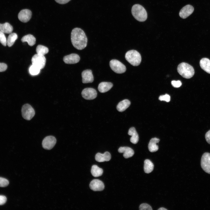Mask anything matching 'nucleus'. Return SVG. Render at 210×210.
<instances>
[{
    "label": "nucleus",
    "mask_w": 210,
    "mask_h": 210,
    "mask_svg": "<svg viewBox=\"0 0 210 210\" xmlns=\"http://www.w3.org/2000/svg\"><path fill=\"white\" fill-rule=\"evenodd\" d=\"M89 186L90 188L94 191H101L104 188L103 183L99 179H94L90 182Z\"/></svg>",
    "instance_id": "12"
},
{
    "label": "nucleus",
    "mask_w": 210,
    "mask_h": 210,
    "mask_svg": "<svg viewBox=\"0 0 210 210\" xmlns=\"http://www.w3.org/2000/svg\"><path fill=\"white\" fill-rule=\"evenodd\" d=\"M110 66L111 69L117 74H122L126 71L125 66L119 61L115 59L111 60L109 62Z\"/></svg>",
    "instance_id": "6"
},
{
    "label": "nucleus",
    "mask_w": 210,
    "mask_h": 210,
    "mask_svg": "<svg viewBox=\"0 0 210 210\" xmlns=\"http://www.w3.org/2000/svg\"><path fill=\"white\" fill-rule=\"evenodd\" d=\"M131 102L127 99H125L119 102L117 105L116 108L118 111L122 112L125 111L130 105Z\"/></svg>",
    "instance_id": "22"
},
{
    "label": "nucleus",
    "mask_w": 210,
    "mask_h": 210,
    "mask_svg": "<svg viewBox=\"0 0 210 210\" xmlns=\"http://www.w3.org/2000/svg\"><path fill=\"white\" fill-rule=\"evenodd\" d=\"M9 183L7 179L0 177V187H4L7 186Z\"/></svg>",
    "instance_id": "31"
},
{
    "label": "nucleus",
    "mask_w": 210,
    "mask_h": 210,
    "mask_svg": "<svg viewBox=\"0 0 210 210\" xmlns=\"http://www.w3.org/2000/svg\"><path fill=\"white\" fill-rule=\"evenodd\" d=\"M13 29L12 26L8 22L2 24L0 23V31L4 33L10 34Z\"/></svg>",
    "instance_id": "24"
},
{
    "label": "nucleus",
    "mask_w": 210,
    "mask_h": 210,
    "mask_svg": "<svg viewBox=\"0 0 210 210\" xmlns=\"http://www.w3.org/2000/svg\"><path fill=\"white\" fill-rule=\"evenodd\" d=\"M64 62L66 64H71L78 63L80 60L78 55L75 53H72L65 56L63 58Z\"/></svg>",
    "instance_id": "15"
},
{
    "label": "nucleus",
    "mask_w": 210,
    "mask_h": 210,
    "mask_svg": "<svg viewBox=\"0 0 210 210\" xmlns=\"http://www.w3.org/2000/svg\"><path fill=\"white\" fill-rule=\"evenodd\" d=\"M32 12L28 9H24L21 10L18 13V17L19 20L23 22H28L31 18Z\"/></svg>",
    "instance_id": "11"
},
{
    "label": "nucleus",
    "mask_w": 210,
    "mask_h": 210,
    "mask_svg": "<svg viewBox=\"0 0 210 210\" xmlns=\"http://www.w3.org/2000/svg\"><path fill=\"white\" fill-rule=\"evenodd\" d=\"M194 10L193 7L190 5L183 7L179 12V15L182 18L185 19L191 15Z\"/></svg>",
    "instance_id": "13"
},
{
    "label": "nucleus",
    "mask_w": 210,
    "mask_h": 210,
    "mask_svg": "<svg viewBox=\"0 0 210 210\" xmlns=\"http://www.w3.org/2000/svg\"><path fill=\"white\" fill-rule=\"evenodd\" d=\"M0 42L4 46L7 45V40L4 33L0 31Z\"/></svg>",
    "instance_id": "30"
},
{
    "label": "nucleus",
    "mask_w": 210,
    "mask_h": 210,
    "mask_svg": "<svg viewBox=\"0 0 210 210\" xmlns=\"http://www.w3.org/2000/svg\"><path fill=\"white\" fill-rule=\"evenodd\" d=\"M111 158L110 153L107 151L105 152L104 154L98 153L95 156L96 160L99 162L108 161L111 160Z\"/></svg>",
    "instance_id": "16"
},
{
    "label": "nucleus",
    "mask_w": 210,
    "mask_h": 210,
    "mask_svg": "<svg viewBox=\"0 0 210 210\" xmlns=\"http://www.w3.org/2000/svg\"><path fill=\"white\" fill-rule=\"evenodd\" d=\"M132 13L134 17L141 22L146 21L147 18V14L144 8L139 4L134 5L132 8Z\"/></svg>",
    "instance_id": "2"
},
{
    "label": "nucleus",
    "mask_w": 210,
    "mask_h": 210,
    "mask_svg": "<svg viewBox=\"0 0 210 210\" xmlns=\"http://www.w3.org/2000/svg\"><path fill=\"white\" fill-rule=\"evenodd\" d=\"M7 201L6 197L4 195H0V205H2L5 203Z\"/></svg>",
    "instance_id": "35"
},
{
    "label": "nucleus",
    "mask_w": 210,
    "mask_h": 210,
    "mask_svg": "<svg viewBox=\"0 0 210 210\" xmlns=\"http://www.w3.org/2000/svg\"><path fill=\"white\" fill-rule=\"evenodd\" d=\"M118 151L120 153H123V157L125 158L132 157L134 154L133 150L128 147H121L119 148Z\"/></svg>",
    "instance_id": "17"
},
{
    "label": "nucleus",
    "mask_w": 210,
    "mask_h": 210,
    "mask_svg": "<svg viewBox=\"0 0 210 210\" xmlns=\"http://www.w3.org/2000/svg\"><path fill=\"white\" fill-rule=\"evenodd\" d=\"M201 68L208 73L210 74V60L206 58L202 59L200 62Z\"/></svg>",
    "instance_id": "20"
},
{
    "label": "nucleus",
    "mask_w": 210,
    "mask_h": 210,
    "mask_svg": "<svg viewBox=\"0 0 210 210\" xmlns=\"http://www.w3.org/2000/svg\"><path fill=\"white\" fill-rule=\"evenodd\" d=\"M46 61V59L44 55L37 54L33 55L32 59V64L37 66L41 69L44 67Z\"/></svg>",
    "instance_id": "8"
},
{
    "label": "nucleus",
    "mask_w": 210,
    "mask_h": 210,
    "mask_svg": "<svg viewBox=\"0 0 210 210\" xmlns=\"http://www.w3.org/2000/svg\"><path fill=\"white\" fill-rule=\"evenodd\" d=\"M82 97L87 100H92L96 98L97 95L96 91L92 88L84 89L81 92Z\"/></svg>",
    "instance_id": "10"
},
{
    "label": "nucleus",
    "mask_w": 210,
    "mask_h": 210,
    "mask_svg": "<svg viewBox=\"0 0 210 210\" xmlns=\"http://www.w3.org/2000/svg\"><path fill=\"white\" fill-rule=\"evenodd\" d=\"M177 70L178 73L181 76L187 79L192 78L195 73L193 67L185 62L180 64L177 67Z\"/></svg>",
    "instance_id": "3"
},
{
    "label": "nucleus",
    "mask_w": 210,
    "mask_h": 210,
    "mask_svg": "<svg viewBox=\"0 0 210 210\" xmlns=\"http://www.w3.org/2000/svg\"><path fill=\"white\" fill-rule=\"evenodd\" d=\"M158 210H167V209L163 207H161Z\"/></svg>",
    "instance_id": "39"
},
{
    "label": "nucleus",
    "mask_w": 210,
    "mask_h": 210,
    "mask_svg": "<svg viewBox=\"0 0 210 210\" xmlns=\"http://www.w3.org/2000/svg\"><path fill=\"white\" fill-rule=\"evenodd\" d=\"M21 41L23 42H27L29 46H32L35 44L36 39L33 35L28 34L23 36Z\"/></svg>",
    "instance_id": "23"
},
{
    "label": "nucleus",
    "mask_w": 210,
    "mask_h": 210,
    "mask_svg": "<svg viewBox=\"0 0 210 210\" xmlns=\"http://www.w3.org/2000/svg\"><path fill=\"white\" fill-rule=\"evenodd\" d=\"M71 0H55L56 2L57 3L60 4H66Z\"/></svg>",
    "instance_id": "38"
},
{
    "label": "nucleus",
    "mask_w": 210,
    "mask_h": 210,
    "mask_svg": "<svg viewBox=\"0 0 210 210\" xmlns=\"http://www.w3.org/2000/svg\"><path fill=\"white\" fill-rule=\"evenodd\" d=\"M56 142L55 138L52 136H48L44 138L42 142L43 147L46 150H50L55 145Z\"/></svg>",
    "instance_id": "9"
},
{
    "label": "nucleus",
    "mask_w": 210,
    "mask_h": 210,
    "mask_svg": "<svg viewBox=\"0 0 210 210\" xmlns=\"http://www.w3.org/2000/svg\"><path fill=\"white\" fill-rule=\"evenodd\" d=\"M36 51L38 54L44 55L48 52L49 50L48 48L44 46L38 45L36 47Z\"/></svg>",
    "instance_id": "28"
},
{
    "label": "nucleus",
    "mask_w": 210,
    "mask_h": 210,
    "mask_svg": "<svg viewBox=\"0 0 210 210\" xmlns=\"http://www.w3.org/2000/svg\"><path fill=\"white\" fill-rule=\"evenodd\" d=\"M154 165L153 163L148 159H146L144 161V170L147 174L151 172L153 169Z\"/></svg>",
    "instance_id": "25"
},
{
    "label": "nucleus",
    "mask_w": 210,
    "mask_h": 210,
    "mask_svg": "<svg viewBox=\"0 0 210 210\" xmlns=\"http://www.w3.org/2000/svg\"><path fill=\"white\" fill-rule=\"evenodd\" d=\"M82 81L83 83H91L94 80V77L92 71L87 69L83 71L81 73Z\"/></svg>",
    "instance_id": "14"
},
{
    "label": "nucleus",
    "mask_w": 210,
    "mask_h": 210,
    "mask_svg": "<svg viewBox=\"0 0 210 210\" xmlns=\"http://www.w3.org/2000/svg\"><path fill=\"white\" fill-rule=\"evenodd\" d=\"M159 141V139L156 138H153L150 139L148 145V148L150 152H153L158 150V146L157 143Z\"/></svg>",
    "instance_id": "21"
},
{
    "label": "nucleus",
    "mask_w": 210,
    "mask_h": 210,
    "mask_svg": "<svg viewBox=\"0 0 210 210\" xmlns=\"http://www.w3.org/2000/svg\"><path fill=\"white\" fill-rule=\"evenodd\" d=\"M18 38L17 34L14 33H11L8 36L7 40V45L8 47L11 46Z\"/></svg>",
    "instance_id": "27"
},
{
    "label": "nucleus",
    "mask_w": 210,
    "mask_h": 210,
    "mask_svg": "<svg viewBox=\"0 0 210 210\" xmlns=\"http://www.w3.org/2000/svg\"><path fill=\"white\" fill-rule=\"evenodd\" d=\"M128 134L131 136L130 139L131 142L134 144H137L139 141V137L135 128L133 127L130 128Z\"/></svg>",
    "instance_id": "19"
},
{
    "label": "nucleus",
    "mask_w": 210,
    "mask_h": 210,
    "mask_svg": "<svg viewBox=\"0 0 210 210\" xmlns=\"http://www.w3.org/2000/svg\"><path fill=\"white\" fill-rule=\"evenodd\" d=\"M21 112L23 118L28 120H31L35 114V111L33 108L28 104H25L22 106Z\"/></svg>",
    "instance_id": "5"
},
{
    "label": "nucleus",
    "mask_w": 210,
    "mask_h": 210,
    "mask_svg": "<svg viewBox=\"0 0 210 210\" xmlns=\"http://www.w3.org/2000/svg\"><path fill=\"white\" fill-rule=\"evenodd\" d=\"M113 84L111 82H102L100 83L98 86V90L101 93L106 92L113 87Z\"/></svg>",
    "instance_id": "18"
},
{
    "label": "nucleus",
    "mask_w": 210,
    "mask_h": 210,
    "mask_svg": "<svg viewBox=\"0 0 210 210\" xmlns=\"http://www.w3.org/2000/svg\"><path fill=\"white\" fill-rule=\"evenodd\" d=\"M140 210H152L151 207L148 204L143 203L141 204L139 207Z\"/></svg>",
    "instance_id": "32"
},
{
    "label": "nucleus",
    "mask_w": 210,
    "mask_h": 210,
    "mask_svg": "<svg viewBox=\"0 0 210 210\" xmlns=\"http://www.w3.org/2000/svg\"><path fill=\"white\" fill-rule=\"evenodd\" d=\"M71 41L74 47L77 49L82 50L87 45L88 39L84 31L81 29L75 28L71 33Z\"/></svg>",
    "instance_id": "1"
},
{
    "label": "nucleus",
    "mask_w": 210,
    "mask_h": 210,
    "mask_svg": "<svg viewBox=\"0 0 210 210\" xmlns=\"http://www.w3.org/2000/svg\"><path fill=\"white\" fill-rule=\"evenodd\" d=\"M7 67V65L5 63H0V72L4 71Z\"/></svg>",
    "instance_id": "36"
},
{
    "label": "nucleus",
    "mask_w": 210,
    "mask_h": 210,
    "mask_svg": "<svg viewBox=\"0 0 210 210\" xmlns=\"http://www.w3.org/2000/svg\"><path fill=\"white\" fill-rule=\"evenodd\" d=\"M126 60L130 64L134 66L139 65L141 60V55L137 51L135 50H131L125 54Z\"/></svg>",
    "instance_id": "4"
},
{
    "label": "nucleus",
    "mask_w": 210,
    "mask_h": 210,
    "mask_svg": "<svg viewBox=\"0 0 210 210\" xmlns=\"http://www.w3.org/2000/svg\"><path fill=\"white\" fill-rule=\"evenodd\" d=\"M159 99L160 101H165L167 102H169L170 101V97L168 94H166L164 95H160Z\"/></svg>",
    "instance_id": "33"
},
{
    "label": "nucleus",
    "mask_w": 210,
    "mask_h": 210,
    "mask_svg": "<svg viewBox=\"0 0 210 210\" xmlns=\"http://www.w3.org/2000/svg\"><path fill=\"white\" fill-rule=\"evenodd\" d=\"M205 137L207 142L210 144V130L206 133Z\"/></svg>",
    "instance_id": "37"
},
{
    "label": "nucleus",
    "mask_w": 210,
    "mask_h": 210,
    "mask_svg": "<svg viewBox=\"0 0 210 210\" xmlns=\"http://www.w3.org/2000/svg\"><path fill=\"white\" fill-rule=\"evenodd\" d=\"M92 175L94 177L100 176L102 174L103 170L96 165L92 166L91 170Z\"/></svg>",
    "instance_id": "26"
},
{
    "label": "nucleus",
    "mask_w": 210,
    "mask_h": 210,
    "mask_svg": "<svg viewBox=\"0 0 210 210\" xmlns=\"http://www.w3.org/2000/svg\"><path fill=\"white\" fill-rule=\"evenodd\" d=\"M172 85L174 87L178 88L180 87L182 85V83L180 80H173L171 82Z\"/></svg>",
    "instance_id": "34"
},
{
    "label": "nucleus",
    "mask_w": 210,
    "mask_h": 210,
    "mask_svg": "<svg viewBox=\"0 0 210 210\" xmlns=\"http://www.w3.org/2000/svg\"><path fill=\"white\" fill-rule=\"evenodd\" d=\"M40 70L39 68L32 64L29 68V71L31 75H36L39 74Z\"/></svg>",
    "instance_id": "29"
},
{
    "label": "nucleus",
    "mask_w": 210,
    "mask_h": 210,
    "mask_svg": "<svg viewBox=\"0 0 210 210\" xmlns=\"http://www.w3.org/2000/svg\"><path fill=\"white\" fill-rule=\"evenodd\" d=\"M201 165L202 169L206 173L210 174V153H204L202 157Z\"/></svg>",
    "instance_id": "7"
}]
</instances>
